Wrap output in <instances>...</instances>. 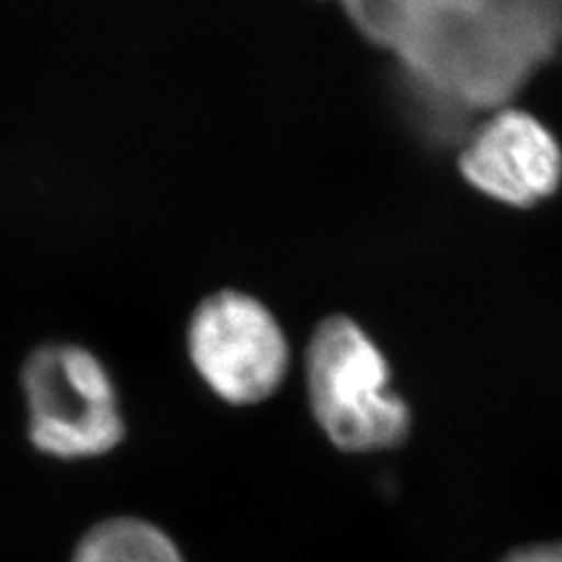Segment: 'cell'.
<instances>
[{
  "label": "cell",
  "mask_w": 562,
  "mask_h": 562,
  "mask_svg": "<svg viewBox=\"0 0 562 562\" xmlns=\"http://www.w3.org/2000/svg\"><path fill=\"white\" fill-rule=\"evenodd\" d=\"M306 385L319 427L346 452L394 448L411 434V411L390 392L382 350L348 317L317 325L306 348Z\"/></svg>",
  "instance_id": "1"
},
{
  "label": "cell",
  "mask_w": 562,
  "mask_h": 562,
  "mask_svg": "<svg viewBox=\"0 0 562 562\" xmlns=\"http://www.w3.org/2000/svg\"><path fill=\"white\" fill-rule=\"evenodd\" d=\"M32 446L59 461H86L125 440L120 394L104 362L78 344H44L21 367Z\"/></svg>",
  "instance_id": "2"
},
{
  "label": "cell",
  "mask_w": 562,
  "mask_h": 562,
  "mask_svg": "<svg viewBox=\"0 0 562 562\" xmlns=\"http://www.w3.org/2000/svg\"><path fill=\"white\" fill-rule=\"evenodd\" d=\"M188 355L202 382L229 404H257L280 390L290 348L280 323L248 294L209 296L188 325Z\"/></svg>",
  "instance_id": "3"
},
{
  "label": "cell",
  "mask_w": 562,
  "mask_h": 562,
  "mask_svg": "<svg viewBox=\"0 0 562 562\" xmlns=\"http://www.w3.org/2000/svg\"><path fill=\"white\" fill-rule=\"evenodd\" d=\"M461 171L483 194L531 206L561 186L562 150L540 121L508 109L483 123L467 144Z\"/></svg>",
  "instance_id": "4"
},
{
  "label": "cell",
  "mask_w": 562,
  "mask_h": 562,
  "mask_svg": "<svg viewBox=\"0 0 562 562\" xmlns=\"http://www.w3.org/2000/svg\"><path fill=\"white\" fill-rule=\"evenodd\" d=\"M71 562H186L161 527L138 517H113L90 527Z\"/></svg>",
  "instance_id": "5"
},
{
  "label": "cell",
  "mask_w": 562,
  "mask_h": 562,
  "mask_svg": "<svg viewBox=\"0 0 562 562\" xmlns=\"http://www.w3.org/2000/svg\"><path fill=\"white\" fill-rule=\"evenodd\" d=\"M501 562H562V542L522 546L506 554Z\"/></svg>",
  "instance_id": "6"
}]
</instances>
